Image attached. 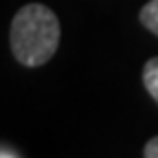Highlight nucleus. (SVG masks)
Returning a JSON list of instances; mask_svg holds the SVG:
<instances>
[{"label": "nucleus", "instance_id": "nucleus-1", "mask_svg": "<svg viewBox=\"0 0 158 158\" xmlns=\"http://www.w3.org/2000/svg\"><path fill=\"white\" fill-rule=\"evenodd\" d=\"M59 46V20L46 5H24L11 22V53L22 66L46 64Z\"/></svg>", "mask_w": 158, "mask_h": 158}, {"label": "nucleus", "instance_id": "nucleus-2", "mask_svg": "<svg viewBox=\"0 0 158 158\" xmlns=\"http://www.w3.org/2000/svg\"><path fill=\"white\" fill-rule=\"evenodd\" d=\"M143 84L149 92V97L158 103V57H152L143 68Z\"/></svg>", "mask_w": 158, "mask_h": 158}, {"label": "nucleus", "instance_id": "nucleus-3", "mask_svg": "<svg viewBox=\"0 0 158 158\" xmlns=\"http://www.w3.org/2000/svg\"><path fill=\"white\" fill-rule=\"evenodd\" d=\"M138 18H141V24L158 37V0H149L141 9V15Z\"/></svg>", "mask_w": 158, "mask_h": 158}, {"label": "nucleus", "instance_id": "nucleus-4", "mask_svg": "<svg viewBox=\"0 0 158 158\" xmlns=\"http://www.w3.org/2000/svg\"><path fill=\"white\" fill-rule=\"evenodd\" d=\"M143 156L145 158H158V136H154V138L147 141V145L143 149Z\"/></svg>", "mask_w": 158, "mask_h": 158}, {"label": "nucleus", "instance_id": "nucleus-5", "mask_svg": "<svg viewBox=\"0 0 158 158\" xmlns=\"http://www.w3.org/2000/svg\"><path fill=\"white\" fill-rule=\"evenodd\" d=\"M5 156L15 158V156H20V152H15V149H11V147H0V158H5Z\"/></svg>", "mask_w": 158, "mask_h": 158}]
</instances>
